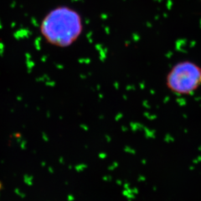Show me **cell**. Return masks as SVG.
Here are the masks:
<instances>
[{"label":"cell","mask_w":201,"mask_h":201,"mask_svg":"<svg viewBox=\"0 0 201 201\" xmlns=\"http://www.w3.org/2000/svg\"><path fill=\"white\" fill-rule=\"evenodd\" d=\"M40 31L50 45L67 47L72 45L81 36L84 31L82 18L72 7L58 6L44 17Z\"/></svg>","instance_id":"obj_1"},{"label":"cell","mask_w":201,"mask_h":201,"mask_svg":"<svg viewBox=\"0 0 201 201\" xmlns=\"http://www.w3.org/2000/svg\"><path fill=\"white\" fill-rule=\"evenodd\" d=\"M166 84L174 94L191 95L201 86V67L191 61L180 62L169 71Z\"/></svg>","instance_id":"obj_2"}]
</instances>
